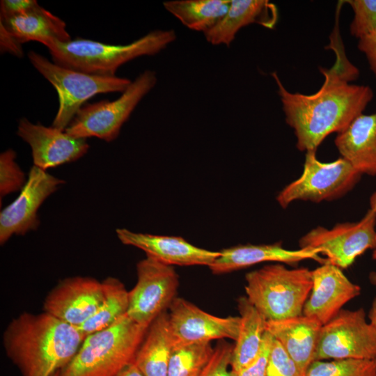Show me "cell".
I'll use <instances>...</instances> for the list:
<instances>
[{
  "label": "cell",
  "instance_id": "obj_1",
  "mask_svg": "<svg viewBox=\"0 0 376 376\" xmlns=\"http://www.w3.org/2000/svg\"><path fill=\"white\" fill-rule=\"evenodd\" d=\"M331 46L336 59L329 69L321 68L324 81L311 95L288 91L277 73L272 76L277 87L287 124L293 129L297 148L300 151L316 152L331 134L345 130L363 111L373 98L368 86L350 84L359 75L358 68L344 53L338 31L333 32Z\"/></svg>",
  "mask_w": 376,
  "mask_h": 376
},
{
  "label": "cell",
  "instance_id": "obj_2",
  "mask_svg": "<svg viewBox=\"0 0 376 376\" xmlns=\"http://www.w3.org/2000/svg\"><path fill=\"white\" fill-rule=\"evenodd\" d=\"M86 336L45 311L24 312L8 324L3 344L22 376H54L73 359Z\"/></svg>",
  "mask_w": 376,
  "mask_h": 376
},
{
  "label": "cell",
  "instance_id": "obj_3",
  "mask_svg": "<svg viewBox=\"0 0 376 376\" xmlns=\"http://www.w3.org/2000/svg\"><path fill=\"white\" fill-rule=\"evenodd\" d=\"M176 38L173 29L155 30L126 45L78 38L67 42L52 41L45 46L56 64L91 75L113 77L122 65L140 56L157 54Z\"/></svg>",
  "mask_w": 376,
  "mask_h": 376
},
{
  "label": "cell",
  "instance_id": "obj_4",
  "mask_svg": "<svg viewBox=\"0 0 376 376\" xmlns=\"http://www.w3.org/2000/svg\"><path fill=\"white\" fill-rule=\"evenodd\" d=\"M148 328L126 314L107 328L87 335L58 376H116L134 361Z\"/></svg>",
  "mask_w": 376,
  "mask_h": 376
},
{
  "label": "cell",
  "instance_id": "obj_5",
  "mask_svg": "<svg viewBox=\"0 0 376 376\" xmlns=\"http://www.w3.org/2000/svg\"><path fill=\"white\" fill-rule=\"evenodd\" d=\"M245 281L246 297L267 321L302 315L313 285L310 269H289L282 263L250 272Z\"/></svg>",
  "mask_w": 376,
  "mask_h": 376
},
{
  "label": "cell",
  "instance_id": "obj_6",
  "mask_svg": "<svg viewBox=\"0 0 376 376\" xmlns=\"http://www.w3.org/2000/svg\"><path fill=\"white\" fill-rule=\"evenodd\" d=\"M28 58L57 92L59 105L52 126L61 130H65L78 111L93 96L123 93L132 82L127 78L95 75L65 68L34 51L28 53Z\"/></svg>",
  "mask_w": 376,
  "mask_h": 376
},
{
  "label": "cell",
  "instance_id": "obj_7",
  "mask_svg": "<svg viewBox=\"0 0 376 376\" xmlns=\"http://www.w3.org/2000/svg\"><path fill=\"white\" fill-rule=\"evenodd\" d=\"M157 81L155 71L144 70L132 81L118 99L86 103L65 131L77 138L96 137L107 142L113 141L136 107Z\"/></svg>",
  "mask_w": 376,
  "mask_h": 376
},
{
  "label": "cell",
  "instance_id": "obj_8",
  "mask_svg": "<svg viewBox=\"0 0 376 376\" xmlns=\"http://www.w3.org/2000/svg\"><path fill=\"white\" fill-rule=\"evenodd\" d=\"M361 176L341 157L331 162H322L318 159L316 152H306L301 175L285 186L276 199L283 208L297 201H334L350 191Z\"/></svg>",
  "mask_w": 376,
  "mask_h": 376
},
{
  "label": "cell",
  "instance_id": "obj_9",
  "mask_svg": "<svg viewBox=\"0 0 376 376\" xmlns=\"http://www.w3.org/2000/svg\"><path fill=\"white\" fill-rule=\"evenodd\" d=\"M299 245L318 250L327 263L347 268L365 251L376 249V212L369 209L358 221L337 224L331 228L317 226L300 238Z\"/></svg>",
  "mask_w": 376,
  "mask_h": 376
},
{
  "label": "cell",
  "instance_id": "obj_10",
  "mask_svg": "<svg viewBox=\"0 0 376 376\" xmlns=\"http://www.w3.org/2000/svg\"><path fill=\"white\" fill-rule=\"evenodd\" d=\"M376 359V327L363 308L342 309L321 327L315 361Z\"/></svg>",
  "mask_w": 376,
  "mask_h": 376
},
{
  "label": "cell",
  "instance_id": "obj_11",
  "mask_svg": "<svg viewBox=\"0 0 376 376\" xmlns=\"http://www.w3.org/2000/svg\"><path fill=\"white\" fill-rule=\"evenodd\" d=\"M136 275V283L129 291L127 315L136 323L148 327L177 297L179 277L173 266L148 257L138 262Z\"/></svg>",
  "mask_w": 376,
  "mask_h": 376
},
{
  "label": "cell",
  "instance_id": "obj_12",
  "mask_svg": "<svg viewBox=\"0 0 376 376\" xmlns=\"http://www.w3.org/2000/svg\"><path fill=\"white\" fill-rule=\"evenodd\" d=\"M169 311L173 346L237 338L240 316L217 317L180 297L174 299Z\"/></svg>",
  "mask_w": 376,
  "mask_h": 376
},
{
  "label": "cell",
  "instance_id": "obj_13",
  "mask_svg": "<svg viewBox=\"0 0 376 376\" xmlns=\"http://www.w3.org/2000/svg\"><path fill=\"white\" fill-rule=\"evenodd\" d=\"M64 180L33 166L19 196L0 213V243L5 244L13 235H24L39 226L38 210Z\"/></svg>",
  "mask_w": 376,
  "mask_h": 376
},
{
  "label": "cell",
  "instance_id": "obj_14",
  "mask_svg": "<svg viewBox=\"0 0 376 376\" xmlns=\"http://www.w3.org/2000/svg\"><path fill=\"white\" fill-rule=\"evenodd\" d=\"M103 299L102 282L91 277H70L48 294L44 311L78 327L97 311Z\"/></svg>",
  "mask_w": 376,
  "mask_h": 376
},
{
  "label": "cell",
  "instance_id": "obj_15",
  "mask_svg": "<svg viewBox=\"0 0 376 376\" xmlns=\"http://www.w3.org/2000/svg\"><path fill=\"white\" fill-rule=\"evenodd\" d=\"M17 134L31 147L33 165L45 171L76 161L89 149L86 139L54 126L34 124L26 118L19 120Z\"/></svg>",
  "mask_w": 376,
  "mask_h": 376
},
{
  "label": "cell",
  "instance_id": "obj_16",
  "mask_svg": "<svg viewBox=\"0 0 376 376\" xmlns=\"http://www.w3.org/2000/svg\"><path fill=\"white\" fill-rule=\"evenodd\" d=\"M313 285L302 314L322 325L332 320L348 301L359 296L361 287L352 283L341 269L329 263L311 270Z\"/></svg>",
  "mask_w": 376,
  "mask_h": 376
},
{
  "label": "cell",
  "instance_id": "obj_17",
  "mask_svg": "<svg viewBox=\"0 0 376 376\" xmlns=\"http://www.w3.org/2000/svg\"><path fill=\"white\" fill-rule=\"evenodd\" d=\"M116 232L123 244L138 248L146 257L171 266L209 267L220 255V251L196 246L181 237L135 233L127 228H118Z\"/></svg>",
  "mask_w": 376,
  "mask_h": 376
},
{
  "label": "cell",
  "instance_id": "obj_18",
  "mask_svg": "<svg viewBox=\"0 0 376 376\" xmlns=\"http://www.w3.org/2000/svg\"><path fill=\"white\" fill-rule=\"evenodd\" d=\"M318 250L313 249H288L281 243L268 244H240L220 251V255L208 267L215 274L228 273L264 262L295 264L311 259L321 264L327 263Z\"/></svg>",
  "mask_w": 376,
  "mask_h": 376
},
{
  "label": "cell",
  "instance_id": "obj_19",
  "mask_svg": "<svg viewBox=\"0 0 376 376\" xmlns=\"http://www.w3.org/2000/svg\"><path fill=\"white\" fill-rule=\"evenodd\" d=\"M278 18L276 5L267 0H231L226 15L204 36L211 45L229 46L242 28L257 24L273 29Z\"/></svg>",
  "mask_w": 376,
  "mask_h": 376
},
{
  "label": "cell",
  "instance_id": "obj_20",
  "mask_svg": "<svg viewBox=\"0 0 376 376\" xmlns=\"http://www.w3.org/2000/svg\"><path fill=\"white\" fill-rule=\"evenodd\" d=\"M322 324L304 315L267 321V331L279 341L306 375L315 354Z\"/></svg>",
  "mask_w": 376,
  "mask_h": 376
},
{
  "label": "cell",
  "instance_id": "obj_21",
  "mask_svg": "<svg viewBox=\"0 0 376 376\" xmlns=\"http://www.w3.org/2000/svg\"><path fill=\"white\" fill-rule=\"evenodd\" d=\"M334 143L341 157L362 175H376V112L357 117L337 134Z\"/></svg>",
  "mask_w": 376,
  "mask_h": 376
},
{
  "label": "cell",
  "instance_id": "obj_22",
  "mask_svg": "<svg viewBox=\"0 0 376 376\" xmlns=\"http://www.w3.org/2000/svg\"><path fill=\"white\" fill-rule=\"evenodd\" d=\"M0 23L22 44L36 41L45 46L54 40H71L65 22L39 4L19 15L0 19Z\"/></svg>",
  "mask_w": 376,
  "mask_h": 376
},
{
  "label": "cell",
  "instance_id": "obj_23",
  "mask_svg": "<svg viewBox=\"0 0 376 376\" xmlns=\"http://www.w3.org/2000/svg\"><path fill=\"white\" fill-rule=\"evenodd\" d=\"M173 347L169 313L166 311L149 325L136 354L134 363L143 376H168Z\"/></svg>",
  "mask_w": 376,
  "mask_h": 376
},
{
  "label": "cell",
  "instance_id": "obj_24",
  "mask_svg": "<svg viewBox=\"0 0 376 376\" xmlns=\"http://www.w3.org/2000/svg\"><path fill=\"white\" fill-rule=\"evenodd\" d=\"M240 329L233 347L231 368L236 374L258 356L267 331V319L246 296L237 299Z\"/></svg>",
  "mask_w": 376,
  "mask_h": 376
},
{
  "label": "cell",
  "instance_id": "obj_25",
  "mask_svg": "<svg viewBox=\"0 0 376 376\" xmlns=\"http://www.w3.org/2000/svg\"><path fill=\"white\" fill-rule=\"evenodd\" d=\"M231 0H171L164 8L187 28L203 34L226 15Z\"/></svg>",
  "mask_w": 376,
  "mask_h": 376
},
{
  "label": "cell",
  "instance_id": "obj_26",
  "mask_svg": "<svg viewBox=\"0 0 376 376\" xmlns=\"http://www.w3.org/2000/svg\"><path fill=\"white\" fill-rule=\"evenodd\" d=\"M104 299L97 311L77 328L86 336L112 325L127 314L129 291L118 279L107 277L102 281Z\"/></svg>",
  "mask_w": 376,
  "mask_h": 376
},
{
  "label": "cell",
  "instance_id": "obj_27",
  "mask_svg": "<svg viewBox=\"0 0 376 376\" xmlns=\"http://www.w3.org/2000/svg\"><path fill=\"white\" fill-rule=\"evenodd\" d=\"M213 352L211 342L173 346L168 376H200Z\"/></svg>",
  "mask_w": 376,
  "mask_h": 376
},
{
  "label": "cell",
  "instance_id": "obj_28",
  "mask_svg": "<svg viewBox=\"0 0 376 376\" xmlns=\"http://www.w3.org/2000/svg\"><path fill=\"white\" fill-rule=\"evenodd\" d=\"M305 376H376V359L315 361Z\"/></svg>",
  "mask_w": 376,
  "mask_h": 376
},
{
  "label": "cell",
  "instance_id": "obj_29",
  "mask_svg": "<svg viewBox=\"0 0 376 376\" xmlns=\"http://www.w3.org/2000/svg\"><path fill=\"white\" fill-rule=\"evenodd\" d=\"M354 12L350 31L358 40L376 31V0H348Z\"/></svg>",
  "mask_w": 376,
  "mask_h": 376
},
{
  "label": "cell",
  "instance_id": "obj_30",
  "mask_svg": "<svg viewBox=\"0 0 376 376\" xmlns=\"http://www.w3.org/2000/svg\"><path fill=\"white\" fill-rule=\"evenodd\" d=\"M16 152L8 149L0 155V196L17 191L24 186L26 180L24 172L16 161Z\"/></svg>",
  "mask_w": 376,
  "mask_h": 376
},
{
  "label": "cell",
  "instance_id": "obj_31",
  "mask_svg": "<svg viewBox=\"0 0 376 376\" xmlns=\"http://www.w3.org/2000/svg\"><path fill=\"white\" fill-rule=\"evenodd\" d=\"M266 376H305L297 364L274 338Z\"/></svg>",
  "mask_w": 376,
  "mask_h": 376
},
{
  "label": "cell",
  "instance_id": "obj_32",
  "mask_svg": "<svg viewBox=\"0 0 376 376\" xmlns=\"http://www.w3.org/2000/svg\"><path fill=\"white\" fill-rule=\"evenodd\" d=\"M234 345L219 340L208 363L200 376H237L231 368Z\"/></svg>",
  "mask_w": 376,
  "mask_h": 376
},
{
  "label": "cell",
  "instance_id": "obj_33",
  "mask_svg": "<svg viewBox=\"0 0 376 376\" xmlns=\"http://www.w3.org/2000/svg\"><path fill=\"white\" fill-rule=\"evenodd\" d=\"M273 340L274 337L267 331L258 356L251 363L240 370L237 376H266Z\"/></svg>",
  "mask_w": 376,
  "mask_h": 376
},
{
  "label": "cell",
  "instance_id": "obj_34",
  "mask_svg": "<svg viewBox=\"0 0 376 376\" xmlns=\"http://www.w3.org/2000/svg\"><path fill=\"white\" fill-rule=\"evenodd\" d=\"M38 4L36 0H2L0 3V19L19 15Z\"/></svg>",
  "mask_w": 376,
  "mask_h": 376
},
{
  "label": "cell",
  "instance_id": "obj_35",
  "mask_svg": "<svg viewBox=\"0 0 376 376\" xmlns=\"http://www.w3.org/2000/svg\"><path fill=\"white\" fill-rule=\"evenodd\" d=\"M358 40V49L365 55L371 71L376 76V31Z\"/></svg>",
  "mask_w": 376,
  "mask_h": 376
},
{
  "label": "cell",
  "instance_id": "obj_36",
  "mask_svg": "<svg viewBox=\"0 0 376 376\" xmlns=\"http://www.w3.org/2000/svg\"><path fill=\"white\" fill-rule=\"evenodd\" d=\"M20 43L6 28L0 23V49L1 53H9L17 57H22L24 53Z\"/></svg>",
  "mask_w": 376,
  "mask_h": 376
},
{
  "label": "cell",
  "instance_id": "obj_37",
  "mask_svg": "<svg viewBox=\"0 0 376 376\" xmlns=\"http://www.w3.org/2000/svg\"><path fill=\"white\" fill-rule=\"evenodd\" d=\"M116 376H143L134 361L124 368Z\"/></svg>",
  "mask_w": 376,
  "mask_h": 376
},
{
  "label": "cell",
  "instance_id": "obj_38",
  "mask_svg": "<svg viewBox=\"0 0 376 376\" xmlns=\"http://www.w3.org/2000/svg\"><path fill=\"white\" fill-rule=\"evenodd\" d=\"M368 316L369 321L376 327V297L372 301Z\"/></svg>",
  "mask_w": 376,
  "mask_h": 376
},
{
  "label": "cell",
  "instance_id": "obj_39",
  "mask_svg": "<svg viewBox=\"0 0 376 376\" xmlns=\"http://www.w3.org/2000/svg\"><path fill=\"white\" fill-rule=\"evenodd\" d=\"M370 209L376 212V191L370 197Z\"/></svg>",
  "mask_w": 376,
  "mask_h": 376
},
{
  "label": "cell",
  "instance_id": "obj_40",
  "mask_svg": "<svg viewBox=\"0 0 376 376\" xmlns=\"http://www.w3.org/2000/svg\"><path fill=\"white\" fill-rule=\"evenodd\" d=\"M370 283L376 288V272L372 271L368 275Z\"/></svg>",
  "mask_w": 376,
  "mask_h": 376
},
{
  "label": "cell",
  "instance_id": "obj_41",
  "mask_svg": "<svg viewBox=\"0 0 376 376\" xmlns=\"http://www.w3.org/2000/svg\"><path fill=\"white\" fill-rule=\"evenodd\" d=\"M372 258L373 260H376V249L373 251Z\"/></svg>",
  "mask_w": 376,
  "mask_h": 376
},
{
  "label": "cell",
  "instance_id": "obj_42",
  "mask_svg": "<svg viewBox=\"0 0 376 376\" xmlns=\"http://www.w3.org/2000/svg\"><path fill=\"white\" fill-rule=\"evenodd\" d=\"M54 376H58V373L57 374H56Z\"/></svg>",
  "mask_w": 376,
  "mask_h": 376
}]
</instances>
